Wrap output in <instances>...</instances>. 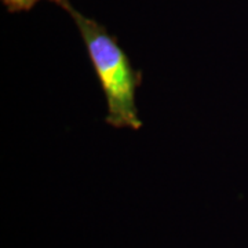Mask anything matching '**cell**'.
I'll return each instance as SVG.
<instances>
[{
  "label": "cell",
  "instance_id": "2",
  "mask_svg": "<svg viewBox=\"0 0 248 248\" xmlns=\"http://www.w3.org/2000/svg\"><path fill=\"white\" fill-rule=\"evenodd\" d=\"M3 1L11 10H28L31 9L33 4H36L39 0H3ZM54 1L60 3L61 6L66 4V1H63V0H54Z\"/></svg>",
  "mask_w": 248,
  "mask_h": 248
},
{
  "label": "cell",
  "instance_id": "1",
  "mask_svg": "<svg viewBox=\"0 0 248 248\" xmlns=\"http://www.w3.org/2000/svg\"><path fill=\"white\" fill-rule=\"evenodd\" d=\"M63 7L69 10L79 28L104 90L108 107L105 122L116 128L140 130L142 122L137 108V90L141 86V72L134 69L127 54L105 28L71 9L68 3Z\"/></svg>",
  "mask_w": 248,
  "mask_h": 248
}]
</instances>
